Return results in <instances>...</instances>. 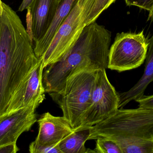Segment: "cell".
<instances>
[{
    "label": "cell",
    "mask_w": 153,
    "mask_h": 153,
    "mask_svg": "<svg viewBox=\"0 0 153 153\" xmlns=\"http://www.w3.org/2000/svg\"><path fill=\"white\" fill-rule=\"evenodd\" d=\"M149 19L153 20V7L152 10L150 12V13H149Z\"/></svg>",
    "instance_id": "obj_23"
},
{
    "label": "cell",
    "mask_w": 153,
    "mask_h": 153,
    "mask_svg": "<svg viewBox=\"0 0 153 153\" xmlns=\"http://www.w3.org/2000/svg\"><path fill=\"white\" fill-rule=\"evenodd\" d=\"M96 140V146L93 150L94 153H122L119 146L111 140L104 138Z\"/></svg>",
    "instance_id": "obj_17"
},
{
    "label": "cell",
    "mask_w": 153,
    "mask_h": 153,
    "mask_svg": "<svg viewBox=\"0 0 153 153\" xmlns=\"http://www.w3.org/2000/svg\"><path fill=\"white\" fill-rule=\"evenodd\" d=\"M58 0H34L27 9L30 35L35 43L45 36L55 16Z\"/></svg>",
    "instance_id": "obj_11"
},
{
    "label": "cell",
    "mask_w": 153,
    "mask_h": 153,
    "mask_svg": "<svg viewBox=\"0 0 153 153\" xmlns=\"http://www.w3.org/2000/svg\"><path fill=\"white\" fill-rule=\"evenodd\" d=\"M136 102L139 103V107L153 109V95L144 96L143 98Z\"/></svg>",
    "instance_id": "obj_20"
},
{
    "label": "cell",
    "mask_w": 153,
    "mask_h": 153,
    "mask_svg": "<svg viewBox=\"0 0 153 153\" xmlns=\"http://www.w3.org/2000/svg\"><path fill=\"white\" fill-rule=\"evenodd\" d=\"M91 127L75 129L63 138L59 144L62 153H94V150L87 149L85 143L89 140Z\"/></svg>",
    "instance_id": "obj_14"
},
{
    "label": "cell",
    "mask_w": 153,
    "mask_h": 153,
    "mask_svg": "<svg viewBox=\"0 0 153 153\" xmlns=\"http://www.w3.org/2000/svg\"><path fill=\"white\" fill-rule=\"evenodd\" d=\"M134 138L153 139L152 109H118L106 119L91 127L89 140L104 138L117 144Z\"/></svg>",
    "instance_id": "obj_3"
},
{
    "label": "cell",
    "mask_w": 153,
    "mask_h": 153,
    "mask_svg": "<svg viewBox=\"0 0 153 153\" xmlns=\"http://www.w3.org/2000/svg\"><path fill=\"white\" fill-rule=\"evenodd\" d=\"M127 5L137 6L150 12L153 7V0H125Z\"/></svg>",
    "instance_id": "obj_19"
},
{
    "label": "cell",
    "mask_w": 153,
    "mask_h": 153,
    "mask_svg": "<svg viewBox=\"0 0 153 153\" xmlns=\"http://www.w3.org/2000/svg\"><path fill=\"white\" fill-rule=\"evenodd\" d=\"M35 105L5 113L0 116V146L17 143L20 136L28 132L37 121Z\"/></svg>",
    "instance_id": "obj_9"
},
{
    "label": "cell",
    "mask_w": 153,
    "mask_h": 153,
    "mask_svg": "<svg viewBox=\"0 0 153 153\" xmlns=\"http://www.w3.org/2000/svg\"><path fill=\"white\" fill-rule=\"evenodd\" d=\"M34 0H22L21 4L19 7V11H22L25 10H27L31 6Z\"/></svg>",
    "instance_id": "obj_22"
},
{
    "label": "cell",
    "mask_w": 153,
    "mask_h": 153,
    "mask_svg": "<svg viewBox=\"0 0 153 153\" xmlns=\"http://www.w3.org/2000/svg\"><path fill=\"white\" fill-rule=\"evenodd\" d=\"M0 17V116L5 114L11 99L40 61L31 37L20 19L2 2Z\"/></svg>",
    "instance_id": "obj_1"
},
{
    "label": "cell",
    "mask_w": 153,
    "mask_h": 153,
    "mask_svg": "<svg viewBox=\"0 0 153 153\" xmlns=\"http://www.w3.org/2000/svg\"><path fill=\"white\" fill-rule=\"evenodd\" d=\"M97 71L86 69L77 71L67 79L59 92L50 95L74 130L81 126L90 106Z\"/></svg>",
    "instance_id": "obj_4"
},
{
    "label": "cell",
    "mask_w": 153,
    "mask_h": 153,
    "mask_svg": "<svg viewBox=\"0 0 153 153\" xmlns=\"http://www.w3.org/2000/svg\"><path fill=\"white\" fill-rule=\"evenodd\" d=\"M96 0H79L59 27L40 59L44 68L58 61L75 44L85 27V21Z\"/></svg>",
    "instance_id": "obj_5"
},
{
    "label": "cell",
    "mask_w": 153,
    "mask_h": 153,
    "mask_svg": "<svg viewBox=\"0 0 153 153\" xmlns=\"http://www.w3.org/2000/svg\"><path fill=\"white\" fill-rule=\"evenodd\" d=\"M111 33L96 22L85 26L75 44L58 61L44 69L43 83L49 95L59 92L67 79L81 70L108 68Z\"/></svg>",
    "instance_id": "obj_2"
},
{
    "label": "cell",
    "mask_w": 153,
    "mask_h": 153,
    "mask_svg": "<svg viewBox=\"0 0 153 153\" xmlns=\"http://www.w3.org/2000/svg\"><path fill=\"white\" fill-rule=\"evenodd\" d=\"M39 133L34 142L44 146L58 144L65 137L74 131L65 117L44 113L37 119Z\"/></svg>",
    "instance_id": "obj_10"
},
{
    "label": "cell",
    "mask_w": 153,
    "mask_h": 153,
    "mask_svg": "<svg viewBox=\"0 0 153 153\" xmlns=\"http://www.w3.org/2000/svg\"><path fill=\"white\" fill-rule=\"evenodd\" d=\"M148 41L149 46L143 74L137 83L129 90L118 93V109L123 108L132 101H136L143 98L147 86L153 81V35Z\"/></svg>",
    "instance_id": "obj_12"
},
{
    "label": "cell",
    "mask_w": 153,
    "mask_h": 153,
    "mask_svg": "<svg viewBox=\"0 0 153 153\" xmlns=\"http://www.w3.org/2000/svg\"><path fill=\"white\" fill-rule=\"evenodd\" d=\"M117 144L122 153H153V139L134 138Z\"/></svg>",
    "instance_id": "obj_15"
},
{
    "label": "cell",
    "mask_w": 153,
    "mask_h": 153,
    "mask_svg": "<svg viewBox=\"0 0 153 153\" xmlns=\"http://www.w3.org/2000/svg\"><path fill=\"white\" fill-rule=\"evenodd\" d=\"M116 0H96L85 19V26L94 22Z\"/></svg>",
    "instance_id": "obj_16"
},
{
    "label": "cell",
    "mask_w": 153,
    "mask_h": 153,
    "mask_svg": "<svg viewBox=\"0 0 153 153\" xmlns=\"http://www.w3.org/2000/svg\"><path fill=\"white\" fill-rule=\"evenodd\" d=\"M2 2H1V1L0 0V17L1 16L3 12V8L2 6Z\"/></svg>",
    "instance_id": "obj_24"
},
{
    "label": "cell",
    "mask_w": 153,
    "mask_h": 153,
    "mask_svg": "<svg viewBox=\"0 0 153 153\" xmlns=\"http://www.w3.org/2000/svg\"><path fill=\"white\" fill-rule=\"evenodd\" d=\"M44 69L40 59L11 99L5 113L32 105L38 107L42 103L46 93L43 83Z\"/></svg>",
    "instance_id": "obj_8"
},
{
    "label": "cell",
    "mask_w": 153,
    "mask_h": 153,
    "mask_svg": "<svg viewBox=\"0 0 153 153\" xmlns=\"http://www.w3.org/2000/svg\"><path fill=\"white\" fill-rule=\"evenodd\" d=\"M119 102L118 93L110 82L106 69L98 70L90 106L78 128L91 127L106 119L118 109Z\"/></svg>",
    "instance_id": "obj_7"
},
{
    "label": "cell",
    "mask_w": 153,
    "mask_h": 153,
    "mask_svg": "<svg viewBox=\"0 0 153 153\" xmlns=\"http://www.w3.org/2000/svg\"><path fill=\"white\" fill-rule=\"evenodd\" d=\"M79 0H58L55 16L46 34L34 45V52L37 57L40 58L50 45L54 36L62 23Z\"/></svg>",
    "instance_id": "obj_13"
},
{
    "label": "cell",
    "mask_w": 153,
    "mask_h": 153,
    "mask_svg": "<svg viewBox=\"0 0 153 153\" xmlns=\"http://www.w3.org/2000/svg\"><path fill=\"white\" fill-rule=\"evenodd\" d=\"M148 46L143 31L118 33L110 48L108 68L121 72L139 67L146 59Z\"/></svg>",
    "instance_id": "obj_6"
},
{
    "label": "cell",
    "mask_w": 153,
    "mask_h": 153,
    "mask_svg": "<svg viewBox=\"0 0 153 153\" xmlns=\"http://www.w3.org/2000/svg\"><path fill=\"white\" fill-rule=\"evenodd\" d=\"M17 143H11L0 146V153H16L19 151Z\"/></svg>",
    "instance_id": "obj_21"
},
{
    "label": "cell",
    "mask_w": 153,
    "mask_h": 153,
    "mask_svg": "<svg viewBox=\"0 0 153 153\" xmlns=\"http://www.w3.org/2000/svg\"><path fill=\"white\" fill-rule=\"evenodd\" d=\"M59 144L52 146H44L38 144L34 141L30 145L29 150L30 153H62Z\"/></svg>",
    "instance_id": "obj_18"
}]
</instances>
